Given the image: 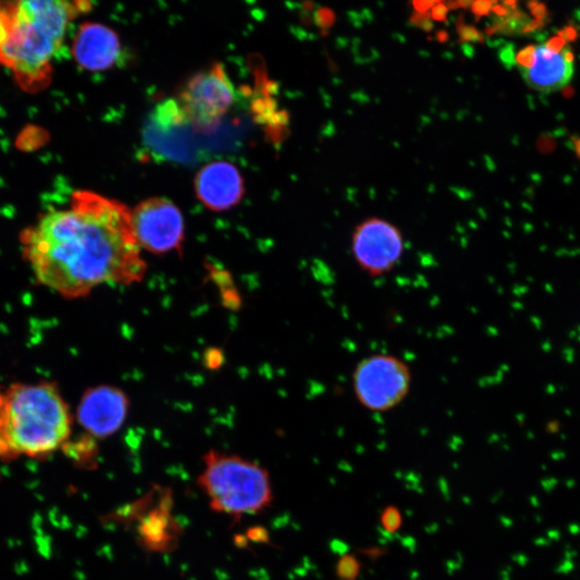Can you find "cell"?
<instances>
[{
    "label": "cell",
    "instance_id": "cell-24",
    "mask_svg": "<svg viewBox=\"0 0 580 580\" xmlns=\"http://www.w3.org/2000/svg\"><path fill=\"white\" fill-rule=\"evenodd\" d=\"M461 35H462L463 39L467 41H477L482 38L479 33L473 27H465Z\"/></svg>",
    "mask_w": 580,
    "mask_h": 580
},
{
    "label": "cell",
    "instance_id": "cell-21",
    "mask_svg": "<svg viewBox=\"0 0 580 580\" xmlns=\"http://www.w3.org/2000/svg\"><path fill=\"white\" fill-rule=\"evenodd\" d=\"M557 35L560 38L564 39L567 42H574V41L577 40L578 38V31L576 29L575 26L573 25H567L564 28L561 29V30H557Z\"/></svg>",
    "mask_w": 580,
    "mask_h": 580
},
{
    "label": "cell",
    "instance_id": "cell-37",
    "mask_svg": "<svg viewBox=\"0 0 580 580\" xmlns=\"http://www.w3.org/2000/svg\"><path fill=\"white\" fill-rule=\"evenodd\" d=\"M523 230H525V234H531L534 230L533 224L527 222V224H523Z\"/></svg>",
    "mask_w": 580,
    "mask_h": 580
},
{
    "label": "cell",
    "instance_id": "cell-23",
    "mask_svg": "<svg viewBox=\"0 0 580 580\" xmlns=\"http://www.w3.org/2000/svg\"><path fill=\"white\" fill-rule=\"evenodd\" d=\"M531 12L532 16L538 21H546V18H550V13L545 4L538 3V6L531 10Z\"/></svg>",
    "mask_w": 580,
    "mask_h": 580
},
{
    "label": "cell",
    "instance_id": "cell-44",
    "mask_svg": "<svg viewBox=\"0 0 580 580\" xmlns=\"http://www.w3.org/2000/svg\"><path fill=\"white\" fill-rule=\"evenodd\" d=\"M540 251H542V253H544V251H547L546 245H542V246L540 247Z\"/></svg>",
    "mask_w": 580,
    "mask_h": 580
},
{
    "label": "cell",
    "instance_id": "cell-39",
    "mask_svg": "<svg viewBox=\"0 0 580 580\" xmlns=\"http://www.w3.org/2000/svg\"><path fill=\"white\" fill-rule=\"evenodd\" d=\"M579 255H580L579 249H572V251H569V253H567V256H569V257H576V256Z\"/></svg>",
    "mask_w": 580,
    "mask_h": 580
},
{
    "label": "cell",
    "instance_id": "cell-17",
    "mask_svg": "<svg viewBox=\"0 0 580 580\" xmlns=\"http://www.w3.org/2000/svg\"><path fill=\"white\" fill-rule=\"evenodd\" d=\"M12 24V4L0 5V50L9 38Z\"/></svg>",
    "mask_w": 580,
    "mask_h": 580
},
{
    "label": "cell",
    "instance_id": "cell-19",
    "mask_svg": "<svg viewBox=\"0 0 580 580\" xmlns=\"http://www.w3.org/2000/svg\"><path fill=\"white\" fill-rule=\"evenodd\" d=\"M565 45H567V41L564 39L560 37H552L545 42L544 47L554 55H559L561 52L564 51Z\"/></svg>",
    "mask_w": 580,
    "mask_h": 580
},
{
    "label": "cell",
    "instance_id": "cell-41",
    "mask_svg": "<svg viewBox=\"0 0 580 580\" xmlns=\"http://www.w3.org/2000/svg\"><path fill=\"white\" fill-rule=\"evenodd\" d=\"M569 339L578 338L577 330H571V331L569 332Z\"/></svg>",
    "mask_w": 580,
    "mask_h": 580
},
{
    "label": "cell",
    "instance_id": "cell-1",
    "mask_svg": "<svg viewBox=\"0 0 580 580\" xmlns=\"http://www.w3.org/2000/svg\"><path fill=\"white\" fill-rule=\"evenodd\" d=\"M21 243L38 282L64 298H82L101 285L136 284L147 272L132 211L91 191H76L69 209L41 216Z\"/></svg>",
    "mask_w": 580,
    "mask_h": 580
},
{
    "label": "cell",
    "instance_id": "cell-45",
    "mask_svg": "<svg viewBox=\"0 0 580 580\" xmlns=\"http://www.w3.org/2000/svg\"><path fill=\"white\" fill-rule=\"evenodd\" d=\"M564 411H565V414H567V416H571L572 415L571 409H565Z\"/></svg>",
    "mask_w": 580,
    "mask_h": 580
},
{
    "label": "cell",
    "instance_id": "cell-25",
    "mask_svg": "<svg viewBox=\"0 0 580 580\" xmlns=\"http://www.w3.org/2000/svg\"><path fill=\"white\" fill-rule=\"evenodd\" d=\"M492 11L498 16V18H506L511 14V10L507 9L504 5H496L492 7Z\"/></svg>",
    "mask_w": 580,
    "mask_h": 580
},
{
    "label": "cell",
    "instance_id": "cell-3",
    "mask_svg": "<svg viewBox=\"0 0 580 580\" xmlns=\"http://www.w3.org/2000/svg\"><path fill=\"white\" fill-rule=\"evenodd\" d=\"M72 433V415L50 382L14 385L0 407V456H47Z\"/></svg>",
    "mask_w": 580,
    "mask_h": 580
},
{
    "label": "cell",
    "instance_id": "cell-27",
    "mask_svg": "<svg viewBox=\"0 0 580 580\" xmlns=\"http://www.w3.org/2000/svg\"><path fill=\"white\" fill-rule=\"evenodd\" d=\"M562 356L567 363H573L575 359V351L572 347H565L562 351Z\"/></svg>",
    "mask_w": 580,
    "mask_h": 580
},
{
    "label": "cell",
    "instance_id": "cell-40",
    "mask_svg": "<svg viewBox=\"0 0 580 580\" xmlns=\"http://www.w3.org/2000/svg\"><path fill=\"white\" fill-rule=\"evenodd\" d=\"M508 269L509 271H511V273L513 275V274H516V272H517V265H516L515 263H509Z\"/></svg>",
    "mask_w": 580,
    "mask_h": 580
},
{
    "label": "cell",
    "instance_id": "cell-2",
    "mask_svg": "<svg viewBox=\"0 0 580 580\" xmlns=\"http://www.w3.org/2000/svg\"><path fill=\"white\" fill-rule=\"evenodd\" d=\"M89 9L86 1L12 4L11 30L0 50V64L13 72L25 91L45 89L51 80L52 59L62 47L70 21Z\"/></svg>",
    "mask_w": 580,
    "mask_h": 580
},
{
    "label": "cell",
    "instance_id": "cell-36",
    "mask_svg": "<svg viewBox=\"0 0 580 580\" xmlns=\"http://www.w3.org/2000/svg\"><path fill=\"white\" fill-rule=\"evenodd\" d=\"M544 288L545 290H546V292H548V294H555V288L552 287V285L550 284V283H545Z\"/></svg>",
    "mask_w": 580,
    "mask_h": 580
},
{
    "label": "cell",
    "instance_id": "cell-46",
    "mask_svg": "<svg viewBox=\"0 0 580 580\" xmlns=\"http://www.w3.org/2000/svg\"><path fill=\"white\" fill-rule=\"evenodd\" d=\"M527 280H528V282H530V283H534V278H531V276H528Z\"/></svg>",
    "mask_w": 580,
    "mask_h": 580
},
{
    "label": "cell",
    "instance_id": "cell-30",
    "mask_svg": "<svg viewBox=\"0 0 580 580\" xmlns=\"http://www.w3.org/2000/svg\"><path fill=\"white\" fill-rule=\"evenodd\" d=\"M530 320H531L532 324H533V326L536 328V329H542V322L540 317H538V316H531Z\"/></svg>",
    "mask_w": 580,
    "mask_h": 580
},
{
    "label": "cell",
    "instance_id": "cell-7",
    "mask_svg": "<svg viewBox=\"0 0 580 580\" xmlns=\"http://www.w3.org/2000/svg\"><path fill=\"white\" fill-rule=\"evenodd\" d=\"M351 254L359 269L370 278H380L396 269L405 251L404 238L396 224L370 217L353 232Z\"/></svg>",
    "mask_w": 580,
    "mask_h": 580
},
{
    "label": "cell",
    "instance_id": "cell-49",
    "mask_svg": "<svg viewBox=\"0 0 580 580\" xmlns=\"http://www.w3.org/2000/svg\"><path fill=\"white\" fill-rule=\"evenodd\" d=\"M1 405H3V401H0V407H1Z\"/></svg>",
    "mask_w": 580,
    "mask_h": 580
},
{
    "label": "cell",
    "instance_id": "cell-26",
    "mask_svg": "<svg viewBox=\"0 0 580 580\" xmlns=\"http://www.w3.org/2000/svg\"><path fill=\"white\" fill-rule=\"evenodd\" d=\"M511 292L516 297H523L529 292V287L525 285H515L511 289Z\"/></svg>",
    "mask_w": 580,
    "mask_h": 580
},
{
    "label": "cell",
    "instance_id": "cell-33",
    "mask_svg": "<svg viewBox=\"0 0 580 580\" xmlns=\"http://www.w3.org/2000/svg\"><path fill=\"white\" fill-rule=\"evenodd\" d=\"M511 307H513V309H515V311H523L525 305H523L521 301H513V302H511Z\"/></svg>",
    "mask_w": 580,
    "mask_h": 580
},
{
    "label": "cell",
    "instance_id": "cell-16",
    "mask_svg": "<svg viewBox=\"0 0 580 580\" xmlns=\"http://www.w3.org/2000/svg\"><path fill=\"white\" fill-rule=\"evenodd\" d=\"M536 51L538 47L534 45H528L523 47V50L517 53L516 55V64L518 66L521 74L523 72H529L536 64Z\"/></svg>",
    "mask_w": 580,
    "mask_h": 580
},
{
    "label": "cell",
    "instance_id": "cell-11",
    "mask_svg": "<svg viewBox=\"0 0 580 580\" xmlns=\"http://www.w3.org/2000/svg\"><path fill=\"white\" fill-rule=\"evenodd\" d=\"M122 53V43L115 31L98 23H84L72 43L74 60L89 72L111 69Z\"/></svg>",
    "mask_w": 580,
    "mask_h": 580
},
{
    "label": "cell",
    "instance_id": "cell-47",
    "mask_svg": "<svg viewBox=\"0 0 580 580\" xmlns=\"http://www.w3.org/2000/svg\"><path fill=\"white\" fill-rule=\"evenodd\" d=\"M577 332H578V336H579V334H580V326H578V327H577Z\"/></svg>",
    "mask_w": 580,
    "mask_h": 580
},
{
    "label": "cell",
    "instance_id": "cell-5",
    "mask_svg": "<svg viewBox=\"0 0 580 580\" xmlns=\"http://www.w3.org/2000/svg\"><path fill=\"white\" fill-rule=\"evenodd\" d=\"M411 382V368L404 360L392 353H373L353 370V394L367 411L386 413L407 398Z\"/></svg>",
    "mask_w": 580,
    "mask_h": 580
},
{
    "label": "cell",
    "instance_id": "cell-42",
    "mask_svg": "<svg viewBox=\"0 0 580 580\" xmlns=\"http://www.w3.org/2000/svg\"><path fill=\"white\" fill-rule=\"evenodd\" d=\"M538 1H529V3H528V7H529L530 10H532L538 6Z\"/></svg>",
    "mask_w": 580,
    "mask_h": 580
},
{
    "label": "cell",
    "instance_id": "cell-6",
    "mask_svg": "<svg viewBox=\"0 0 580 580\" xmlns=\"http://www.w3.org/2000/svg\"><path fill=\"white\" fill-rule=\"evenodd\" d=\"M236 91L220 64L195 74L181 91L178 103L197 132L210 134L230 111Z\"/></svg>",
    "mask_w": 580,
    "mask_h": 580
},
{
    "label": "cell",
    "instance_id": "cell-4",
    "mask_svg": "<svg viewBox=\"0 0 580 580\" xmlns=\"http://www.w3.org/2000/svg\"><path fill=\"white\" fill-rule=\"evenodd\" d=\"M197 485L212 511L240 521L243 516L265 511L273 502L269 472L238 455L211 449L203 457Z\"/></svg>",
    "mask_w": 580,
    "mask_h": 580
},
{
    "label": "cell",
    "instance_id": "cell-9",
    "mask_svg": "<svg viewBox=\"0 0 580 580\" xmlns=\"http://www.w3.org/2000/svg\"><path fill=\"white\" fill-rule=\"evenodd\" d=\"M129 400L120 388L98 386L89 388L81 399L76 417L81 427L97 440L109 438L124 425Z\"/></svg>",
    "mask_w": 580,
    "mask_h": 580
},
{
    "label": "cell",
    "instance_id": "cell-28",
    "mask_svg": "<svg viewBox=\"0 0 580 580\" xmlns=\"http://www.w3.org/2000/svg\"><path fill=\"white\" fill-rule=\"evenodd\" d=\"M562 56L563 59L565 60V62H567V64H573L574 59H575V56H574L573 51H572V50L569 49V47H567V49H564V51H563L562 53Z\"/></svg>",
    "mask_w": 580,
    "mask_h": 580
},
{
    "label": "cell",
    "instance_id": "cell-35",
    "mask_svg": "<svg viewBox=\"0 0 580 580\" xmlns=\"http://www.w3.org/2000/svg\"><path fill=\"white\" fill-rule=\"evenodd\" d=\"M573 93L574 89H572L571 86H565L564 89H563V95H564V97H567V98H569V97H572V96H573Z\"/></svg>",
    "mask_w": 580,
    "mask_h": 580
},
{
    "label": "cell",
    "instance_id": "cell-34",
    "mask_svg": "<svg viewBox=\"0 0 580 580\" xmlns=\"http://www.w3.org/2000/svg\"><path fill=\"white\" fill-rule=\"evenodd\" d=\"M545 390H546V394H550V396H552V394H556L557 388H556V386H555V385L548 384V385H547L546 388H545Z\"/></svg>",
    "mask_w": 580,
    "mask_h": 580
},
{
    "label": "cell",
    "instance_id": "cell-13",
    "mask_svg": "<svg viewBox=\"0 0 580 580\" xmlns=\"http://www.w3.org/2000/svg\"><path fill=\"white\" fill-rule=\"evenodd\" d=\"M360 571V562L353 555L341 557L336 565V574L340 580H356Z\"/></svg>",
    "mask_w": 580,
    "mask_h": 580
},
{
    "label": "cell",
    "instance_id": "cell-18",
    "mask_svg": "<svg viewBox=\"0 0 580 580\" xmlns=\"http://www.w3.org/2000/svg\"><path fill=\"white\" fill-rule=\"evenodd\" d=\"M500 59L507 69H511L516 64L515 47L513 45H506L500 51Z\"/></svg>",
    "mask_w": 580,
    "mask_h": 580
},
{
    "label": "cell",
    "instance_id": "cell-14",
    "mask_svg": "<svg viewBox=\"0 0 580 580\" xmlns=\"http://www.w3.org/2000/svg\"><path fill=\"white\" fill-rule=\"evenodd\" d=\"M72 453L70 456L74 460L79 461L82 465H89L91 461L95 460L96 454H97V449H96V444L93 442V438H86V440H79L76 444H72Z\"/></svg>",
    "mask_w": 580,
    "mask_h": 580
},
{
    "label": "cell",
    "instance_id": "cell-32",
    "mask_svg": "<svg viewBox=\"0 0 580 580\" xmlns=\"http://www.w3.org/2000/svg\"><path fill=\"white\" fill-rule=\"evenodd\" d=\"M542 349L544 353H550L552 349V344L550 341H545L542 344Z\"/></svg>",
    "mask_w": 580,
    "mask_h": 580
},
{
    "label": "cell",
    "instance_id": "cell-15",
    "mask_svg": "<svg viewBox=\"0 0 580 580\" xmlns=\"http://www.w3.org/2000/svg\"><path fill=\"white\" fill-rule=\"evenodd\" d=\"M380 525L388 533H396L402 527V513L396 506H388L380 515Z\"/></svg>",
    "mask_w": 580,
    "mask_h": 580
},
{
    "label": "cell",
    "instance_id": "cell-29",
    "mask_svg": "<svg viewBox=\"0 0 580 580\" xmlns=\"http://www.w3.org/2000/svg\"><path fill=\"white\" fill-rule=\"evenodd\" d=\"M503 5L507 8V9L511 10V11H515V10H518V3L516 1V0H508V1H504Z\"/></svg>",
    "mask_w": 580,
    "mask_h": 580
},
{
    "label": "cell",
    "instance_id": "cell-10",
    "mask_svg": "<svg viewBox=\"0 0 580 580\" xmlns=\"http://www.w3.org/2000/svg\"><path fill=\"white\" fill-rule=\"evenodd\" d=\"M197 197L212 211L222 212L240 203L244 196V180L236 166L214 161L205 166L195 178Z\"/></svg>",
    "mask_w": 580,
    "mask_h": 580
},
{
    "label": "cell",
    "instance_id": "cell-22",
    "mask_svg": "<svg viewBox=\"0 0 580 580\" xmlns=\"http://www.w3.org/2000/svg\"><path fill=\"white\" fill-rule=\"evenodd\" d=\"M494 4L496 3H494V1H477V3L473 4L472 10H473L475 16H486V14H488L490 11H491L492 6H494Z\"/></svg>",
    "mask_w": 580,
    "mask_h": 580
},
{
    "label": "cell",
    "instance_id": "cell-43",
    "mask_svg": "<svg viewBox=\"0 0 580 580\" xmlns=\"http://www.w3.org/2000/svg\"><path fill=\"white\" fill-rule=\"evenodd\" d=\"M523 418H525V415H523V413L518 414V415H517V419H518V421H523Z\"/></svg>",
    "mask_w": 580,
    "mask_h": 580
},
{
    "label": "cell",
    "instance_id": "cell-12",
    "mask_svg": "<svg viewBox=\"0 0 580 580\" xmlns=\"http://www.w3.org/2000/svg\"><path fill=\"white\" fill-rule=\"evenodd\" d=\"M573 74V64L565 62L562 54H559L548 60L540 59L536 56L535 66L521 74L532 89L550 93L569 84Z\"/></svg>",
    "mask_w": 580,
    "mask_h": 580
},
{
    "label": "cell",
    "instance_id": "cell-50",
    "mask_svg": "<svg viewBox=\"0 0 580 580\" xmlns=\"http://www.w3.org/2000/svg\"><path fill=\"white\" fill-rule=\"evenodd\" d=\"M577 339H578V341H579V342H580V334H579V336H578Z\"/></svg>",
    "mask_w": 580,
    "mask_h": 580
},
{
    "label": "cell",
    "instance_id": "cell-38",
    "mask_svg": "<svg viewBox=\"0 0 580 580\" xmlns=\"http://www.w3.org/2000/svg\"><path fill=\"white\" fill-rule=\"evenodd\" d=\"M567 253H569V249H560L556 251V256L558 258H561L563 257V256H567Z\"/></svg>",
    "mask_w": 580,
    "mask_h": 580
},
{
    "label": "cell",
    "instance_id": "cell-20",
    "mask_svg": "<svg viewBox=\"0 0 580 580\" xmlns=\"http://www.w3.org/2000/svg\"><path fill=\"white\" fill-rule=\"evenodd\" d=\"M546 21L533 20L528 22L527 24L523 25L518 30L519 35H532L536 34V31H540V29L546 26Z\"/></svg>",
    "mask_w": 580,
    "mask_h": 580
},
{
    "label": "cell",
    "instance_id": "cell-48",
    "mask_svg": "<svg viewBox=\"0 0 580 580\" xmlns=\"http://www.w3.org/2000/svg\"><path fill=\"white\" fill-rule=\"evenodd\" d=\"M499 292H500V294H503V292H504V290H503L502 288H499Z\"/></svg>",
    "mask_w": 580,
    "mask_h": 580
},
{
    "label": "cell",
    "instance_id": "cell-31",
    "mask_svg": "<svg viewBox=\"0 0 580 580\" xmlns=\"http://www.w3.org/2000/svg\"><path fill=\"white\" fill-rule=\"evenodd\" d=\"M571 140L573 141V149H575L576 155L580 159V138H572Z\"/></svg>",
    "mask_w": 580,
    "mask_h": 580
},
{
    "label": "cell",
    "instance_id": "cell-8",
    "mask_svg": "<svg viewBox=\"0 0 580 580\" xmlns=\"http://www.w3.org/2000/svg\"><path fill=\"white\" fill-rule=\"evenodd\" d=\"M132 228L141 249L167 254L181 249L185 237L184 218L178 207L165 198H149L132 211Z\"/></svg>",
    "mask_w": 580,
    "mask_h": 580
}]
</instances>
